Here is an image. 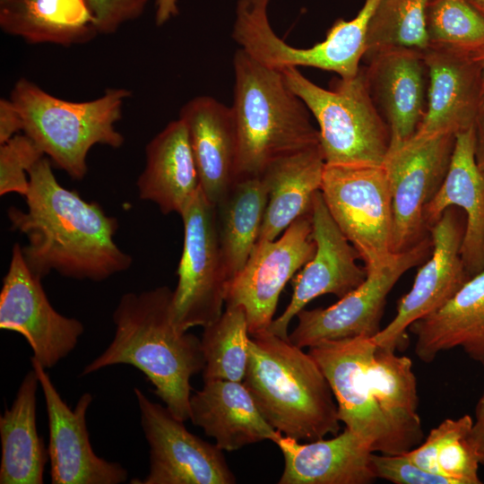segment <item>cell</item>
Returning a JSON list of instances; mask_svg holds the SVG:
<instances>
[{"label":"cell","mask_w":484,"mask_h":484,"mask_svg":"<svg viewBox=\"0 0 484 484\" xmlns=\"http://www.w3.org/2000/svg\"><path fill=\"white\" fill-rule=\"evenodd\" d=\"M307 352L331 386L340 421L373 453L402 454L422 443L409 357L380 348L367 336L321 341Z\"/></svg>","instance_id":"cell-1"},{"label":"cell","mask_w":484,"mask_h":484,"mask_svg":"<svg viewBox=\"0 0 484 484\" xmlns=\"http://www.w3.org/2000/svg\"><path fill=\"white\" fill-rule=\"evenodd\" d=\"M27 210H7L13 230L26 236L22 246L30 271L42 280L52 271L74 280L102 281L126 271L133 257L115 242L118 229L95 202L60 185L50 159L43 157L29 171Z\"/></svg>","instance_id":"cell-2"},{"label":"cell","mask_w":484,"mask_h":484,"mask_svg":"<svg viewBox=\"0 0 484 484\" xmlns=\"http://www.w3.org/2000/svg\"><path fill=\"white\" fill-rule=\"evenodd\" d=\"M172 299L168 286L124 294L112 316V341L82 376L109 366H133L146 376L168 410L186 421L190 418V380L203 370L205 361L201 339L176 328Z\"/></svg>","instance_id":"cell-3"},{"label":"cell","mask_w":484,"mask_h":484,"mask_svg":"<svg viewBox=\"0 0 484 484\" xmlns=\"http://www.w3.org/2000/svg\"><path fill=\"white\" fill-rule=\"evenodd\" d=\"M244 385L263 417L284 436L315 441L340 430L331 386L308 352L268 330L250 335Z\"/></svg>","instance_id":"cell-4"},{"label":"cell","mask_w":484,"mask_h":484,"mask_svg":"<svg viewBox=\"0 0 484 484\" xmlns=\"http://www.w3.org/2000/svg\"><path fill=\"white\" fill-rule=\"evenodd\" d=\"M233 69L230 108L238 139L234 180L260 177L274 160L320 146L308 108L281 71L242 48L234 54Z\"/></svg>","instance_id":"cell-5"},{"label":"cell","mask_w":484,"mask_h":484,"mask_svg":"<svg viewBox=\"0 0 484 484\" xmlns=\"http://www.w3.org/2000/svg\"><path fill=\"white\" fill-rule=\"evenodd\" d=\"M131 91L108 89L92 100L74 102L49 94L26 78L14 84L10 99L20 111L22 132L31 137L54 164L73 179H82L87 155L96 144L114 149L124 143L115 124L122 117Z\"/></svg>","instance_id":"cell-6"},{"label":"cell","mask_w":484,"mask_h":484,"mask_svg":"<svg viewBox=\"0 0 484 484\" xmlns=\"http://www.w3.org/2000/svg\"><path fill=\"white\" fill-rule=\"evenodd\" d=\"M281 72L318 125L325 164H384L390 131L371 97L364 66L351 78L335 80L330 89L311 82L298 68Z\"/></svg>","instance_id":"cell-7"},{"label":"cell","mask_w":484,"mask_h":484,"mask_svg":"<svg viewBox=\"0 0 484 484\" xmlns=\"http://www.w3.org/2000/svg\"><path fill=\"white\" fill-rule=\"evenodd\" d=\"M320 191L366 271L385 265L393 253L392 198L384 166L325 164Z\"/></svg>","instance_id":"cell-8"},{"label":"cell","mask_w":484,"mask_h":484,"mask_svg":"<svg viewBox=\"0 0 484 484\" xmlns=\"http://www.w3.org/2000/svg\"><path fill=\"white\" fill-rule=\"evenodd\" d=\"M184 243L173 290L172 315L176 328L187 332L220 318L229 283L217 228L216 206L202 189L180 215Z\"/></svg>","instance_id":"cell-9"},{"label":"cell","mask_w":484,"mask_h":484,"mask_svg":"<svg viewBox=\"0 0 484 484\" xmlns=\"http://www.w3.org/2000/svg\"><path fill=\"white\" fill-rule=\"evenodd\" d=\"M454 143L452 134L415 133L389 150L383 166L392 198L393 254L413 247L429 234L425 211L444 183Z\"/></svg>","instance_id":"cell-10"},{"label":"cell","mask_w":484,"mask_h":484,"mask_svg":"<svg viewBox=\"0 0 484 484\" xmlns=\"http://www.w3.org/2000/svg\"><path fill=\"white\" fill-rule=\"evenodd\" d=\"M431 251L428 234L413 247L393 254L385 265L367 272L366 280L335 304L302 309L297 315V326L289 335L290 341L303 349L324 341L374 337L382 329L380 323L390 291L406 272L427 260Z\"/></svg>","instance_id":"cell-11"},{"label":"cell","mask_w":484,"mask_h":484,"mask_svg":"<svg viewBox=\"0 0 484 484\" xmlns=\"http://www.w3.org/2000/svg\"><path fill=\"white\" fill-rule=\"evenodd\" d=\"M311 212L294 220L276 239L257 241L246 263L229 281L225 306L246 311L249 335L269 329L280 294L314 255Z\"/></svg>","instance_id":"cell-12"},{"label":"cell","mask_w":484,"mask_h":484,"mask_svg":"<svg viewBox=\"0 0 484 484\" xmlns=\"http://www.w3.org/2000/svg\"><path fill=\"white\" fill-rule=\"evenodd\" d=\"M150 446V471L137 484H233L222 450L187 430L166 406L134 389Z\"/></svg>","instance_id":"cell-13"},{"label":"cell","mask_w":484,"mask_h":484,"mask_svg":"<svg viewBox=\"0 0 484 484\" xmlns=\"http://www.w3.org/2000/svg\"><path fill=\"white\" fill-rule=\"evenodd\" d=\"M0 328L22 334L46 369L55 367L77 345L81 321L59 314L50 304L41 280L28 268L22 246L14 244L0 291Z\"/></svg>","instance_id":"cell-14"},{"label":"cell","mask_w":484,"mask_h":484,"mask_svg":"<svg viewBox=\"0 0 484 484\" xmlns=\"http://www.w3.org/2000/svg\"><path fill=\"white\" fill-rule=\"evenodd\" d=\"M464 214L449 207L429 227L430 255L419 268L413 284L399 301L395 316L373 338L383 349L395 351L410 325L444 305L471 278L461 255Z\"/></svg>","instance_id":"cell-15"},{"label":"cell","mask_w":484,"mask_h":484,"mask_svg":"<svg viewBox=\"0 0 484 484\" xmlns=\"http://www.w3.org/2000/svg\"><path fill=\"white\" fill-rule=\"evenodd\" d=\"M42 389L48 422V446L53 484H120L127 471L117 462L99 457L93 451L86 426L92 395L83 393L74 409L61 398L47 369L30 358Z\"/></svg>","instance_id":"cell-16"},{"label":"cell","mask_w":484,"mask_h":484,"mask_svg":"<svg viewBox=\"0 0 484 484\" xmlns=\"http://www.w3.org/2000/svg\"><path fill=\"white\" fill-rule=\"evenodd\" d=\"M311 236L315 244L313 257L294 281L291 299L284 312L268 329L289 339L290 321L315 298L332 294L339 299L358 288L367 272L357 263L359 255L333 220L321 191L314 196L311 208Z\"/></svg>","instance_id":"cell-17"},{"label":"cell","mask_w":484,"mask_h":484,"mask_svg":"<svg viewBox=\"0 0 484 484\" xmlns=\"http://www.w3.org/2000/svg\"><path fill=\"white\" fill-rule=\"evenodd\" d=\"M363 60L371 97L390 131L389 150L395 149L413 136L426 112L428 76L423 51L393 48Z\"/></svg>","instance_id":"cell-18"},{"label":"cell","mask_w":484,"mask_h":484,"mask_svg":"<svg viewBox=\"0 0 484 484\" xmlns=\"http://www.w3.org/2000/svg\"><path fill=\"white\" fill-rule=\"evenodd\" d=\"M427 108L416 133L457 134L474 126L482 109L479 69L470 53L428 47Z\"/></svg>","instance_id":"cell-19"},{"label":"cell","mask_w":484,"mask_h":484,"mask_svg":"<svg viewBox=\"0 0 484 484\" xmlns=\"http://www.w3.org/2000/svg\"><path fill=\"white\" fill-rule=\"evenodd\" d=\"M272 442L284 458L279 484H369L376 479L373 452L347 428L332 438L304 444L278 431Z\"/></svg>","instance_id":"cell-20"},{"label":"cell","mask_w":484,"mask_h":484,"mask_svg":"<svg viewBox=\"0 0 484 484\" xmlns=\"http://www.w3.org/2000/svg\"><path fill=\"white\" fill-rule=\"evenodd\" d=\"M197 168L201 189L216 205L235 179L237 130L230 107L197 96L180 109Z\"/></svg>","instance_id":"cell-21"},{"label":"cell","mask_w":484,"mask_h":484,"mask_svg":"<svg viewBox=\"0 0 484 484\" xmlns=\"http://www.w3.org/2000/svg\"><path fill=\"white\" fill-rule=\"evenodd\" d=\"M449 207L464 214L461 255L471 277L484 270V177L475 160L474 126L455 135L446 177L425 211L428 229Z\"/></svg>","instance_id":"cell-22"},{"label":"cell","mask_w":484,"mask_h":484,"mask_svg":"<svg viewBox=\"0 0 484 484\" xmlns=\"http://www.w3.org/2000/svg\"><path fill=\"white\" fill-rule=\"evenodd\" d=\"M414 352L430 363L443 351L461 348L484 367V270L471 276L444 305L413 322Z\"/></svg>","instance_id":"cell-23"},{"label":"cell","mask_w":484,"mask_h":484,"mask_svg":"<svg viewBox=\"0 0 484 484\" xmlns=\"http://www.w3.org/2000/svg\"><path fill=\"white\" fill-rule=\"evenodd\" d=\"M145 167L136 186L139 198L154 203L163 214L185 211L201 189L185 123H169L146 145Z\"/></svg>","instance_id":"cell-24"},{"label":"cell","mask_w":484,"mask_h":484,"mask_svg":"<svg viewBox=\"0 0 484 484\" xmlns=\"http://www.w3.org/2000/svg\"><path fill=\"white\" fill-rule=\"evenodd\" d=\"M190 419L215 439L222 451H235L264 440L275 430L263 417L243 382L212 380L190 397Z\"/></svg>","instance_id":"cell-25"},{"label":"cell","mask_w":484,"mask_h":484,"mask_svg":"<svg viewBox=\"0 0 484 484\" xmlns=\"http://www.w3.org/2000/svg\"><path fill=\"white\" fill-rule=\"evenodd\" d=\"M325 161L320 146L272 162L260 176L268 201L257 241H272L298 218L311 212L321 190Z\"/></svg>","instance_id":"cell-26"},{"label":"cell","mask_w":484,"mask_h":484,"mask_svg":"<svg viewBox=\"0 0 484 484\" xmlns=\"http://www.w3.org/2000/svg\"><path fill=\"white\" fill-rule=\"evenodd\" d=\"M0 28L30 44L65 47L99 34L85 0H0Z\"/></svg>","instance_id":"cell-27"},{"label":"cell","mask_w":484,"mask_h":484,"mask_svg":"<svg viewBox=\"0 0 484 484\" xmlns=\"http://www.w3.org/2000/svg\"><path fill=\"white\" fill-rule=\"evenodd\" d=\"M39 385L34 368L21 383L16 397L0 417L1 484H42L48 448L36 426V393Z\"/></svg>","instance_id":"cell-28"},{"label":"cell","mask_w":484,"mask_h":484,"mask_svg":"<svg viewBox=\"0 0 484 484\" xmlns=\"http://www.w3.org/2000/svg\"><path fill=\"white\" fill-rule=\"evenodd\" d=\"M268 201L261 177L234 180L216 206L220 252L229 282L246 263L260 234Z\"/></svg>","instance_id":"cell-29"},{"label":"cell","mask_w":484,"mask_h":484,"mask_svg":"<svg viewBox=\"0 0 484 484\" xmlns=\"http://www.w3.org/2000/svg\"><path fill=\"white\" fill-rule=\"evenodd\" d=\"M473 419H446L432 428L422 443L404 454L420 468L449 480L451 484H480V465L469 435Z\"/></svg>","instance_id":"cell-30"},{"label":"cell","mask_w":484,"mask_h":484,"mask_svg":"<svg viewBox=\"0 0 484 484\" xmlns=\"http://www.w3.org/2000/svg\"><path fill=\"white\" fill-rule=\"evenodd\" d=\"M249 338L246 311L240 306L226 307L218 320L203 327V382H243L249 358Z\"/></svg>","instance_id":"cell-31"},{"label":"cell","mask_w":484,"mask_h":484,"mask_svg":"<svg viewBox=\"0 0 484 484\" xmlns=\"http://www.w3.org/2000/svg\"><path fill=\"white\" fill-rule=\"evenodd\" d=\"M429 1L381 0L370 21L363 59L393 48L426 50V13Z\"/></svg>","instance_id":"cell-32"},{"label":"cell","mask_w":484,"mask_h":484,"mask_svg":"<svg viewBox=\"0 0 484 484\" xmlns=\"http://www.w3.org/2000/svg\"><path fill=\"white\" fill-rule=\"evenodd\" d=\"M426 29L428 47L471 54L484 46V17L468 0H430Z\"/></svg>","instance_id":"cell-33"},{"label":"cell","mask_w":484,"mask_h":484,"mask_svg":"<svg viewBox=\"0 0 484 484\" xmlns=\"http://www.w3.org/2000/svg\"><path fill=\"white\" fill-rule=\"evenodd\" d=\"M46 154L28 134H17L0 144V195L29 191L30 169Z\"/></svg>","instance_id":"cell-34"},{"label":"cell","mask_w":484,"mask_h":484,"mask_svg":"<svg viewBox=\"0 0 484 484\" xmlns=\"http://www.w3.org/2000/svg\"><path fill=\"white\" fill-rule=\"evenodd\" d=\"M371 466L376 479L394 484H451L446 478L416 465L404 454L373 453Z\"/></svg>","instance_id":"cell-35"},{"label":"cell","mask_w":484,"mask_h":484,"mask_svg":"<svg viewBox=\"0 0 484 484\" xmlns=\"http://www.w3.org/2000/svg\"><path fill=\"white\" fill-rule=\"evenodd\" d=\"M100 34L115 33L124 23L138 19L149 0H85Z\"/></svg>","instance_id":"cell-36"},{"label":"cell","mask_w":484,"mask_h":484,"mask_svg":"<svg viewBox=\"0 0 484 484\" xmlns=\"http://www.w3.org/2000/svg\"><path fill=\"white\" fill-rule=\"evenodd\" d=\"M23 130L22 115L11 99H0V144Z\"/></svg>","instance_id":"cell-37"},{"label":"cell","mask_w":484,"mask_h":484,"mask_svg":"<svg viewBox=\"0 0 484 484\" xmlns=\"http://www.w3.org/2000/svg\"><path fill=\"white\" fill-rule=\"evenodd\" d=\"M469 440L475 450L480 465H484V393L475 406L474 419L469 435Z\"/></svg>","instance_id":"cell-38"},{"label":"cell","mask_w":484,"mask_h":484,"mask_svg":"<svg viewBox=\"0 0 484 484\" xmlns=\"http://www.w3.org/2000/svg\"><path fill=\"white\" fill-rule=\"evenodd\" d=\"M475 160L484 177V109L481 110L474 125Z\"/></svg>","instance_id":"cell-39"},{"label":"cell","mask_w":484,"mask_h":484,"mask_svg":"<svg viewBox=\"0 0 484 484\" xmlns=\"http://www.w3.org/2000/svg\"><path fill=\"white\" fill-rule=\"evenodd\" d=\"M178 13L177 0H156L155 23L161 26Z\"/></svg>","instance_id":"cell-40"},{"label":"cell","mask_w":484,"mask_h":484,"mask_svg":"<svg viewBox=\"0 0 484 484\" xmlns=\"http://www.w3.org/2000/svg\"><path fill=\"white\" fill-rule=\"evenodd\" d=\"M471 56L479 69L481 84L482 109H484V46L477 49L476 51L471 53Z\"/></svg>","instance_id":"cell-41"},{"label":"cell","mask_w":484,"mask_h":484,"mask_svg":"<svg viewBox=\"0 0 484 484\" xmlns=\"http://www.w3.org/2000/svg\"><path fill=\"white\" fill-rule=\"evenodd\" d=\"M468 1L484 17V0H468Z\"/></svg>","instance_id":"cell-42"}]
</instances>
